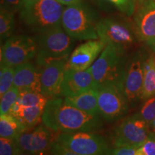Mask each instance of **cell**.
I'll use <instances>...</instances> for the list:
<instances>
[{"instance_id":"obj_12","label":"cell","mask_w":155,"mask_h":155,"mask_svg":"<svg viewBox=\"0 0 155 155\" xmlns=\"http://www.w3.org/2000/svg\"><path fill=\"white\" fill-rule=\"evenodd\" d=\"M133 16L138 40L155 53V0L137 1Z\"/></svg>"},{"instance_id":"obj_19","label":"cell","mask_w":155,"mask_h":155,"mask_svg":"<svg viewBox=\"0 0 155 155\" xmlns=\"http://www.w3.org/2000/svg\"><path fill=\"white\" fill-rule=\"evenodd\" d=\"M45 106H23L16 101L9 111V114L17 118L30 129L38 126L42 121Z\"/></svg>"},{"instance_id":"obj_35","label":"cell","mask_w":155,"mask_h":155,"mask_svg":"<svg viewBox=\"0 0 155 155\" xmlns=\"http://www.w3.org/2000/svg\"><path fill=\"white\" fill-rule=\"evenodd\" d=\"M17 155H32V154H26V153H24V152H19L18 154H17Z\"/></svg>"},{"instance_id":"obj_22","label":"cell","mask_w":155,"mask_h":155,"mask_svg":"<svg viewBox=\"0 0 155 155\" xmlns=\"http://www.w3.org/2000/svg\"><path fill=\"white\" fill-rule=\"evenodd\" d=\"M15 13L0 7V38L1 42L12 37L15 28Z\"/></svg>"},{"instance_id":"obj_17","label":"cell","mask_w":155,"mask_h":155,"mask_svg":"<svg viewBox=\"0 0 155 155\" xmlns=\"http://www.w3.org/2000/svg\"><path fill=\"white\" fill-rule=\"evenodd\" d=\"M14 86L19 91L41 93V71L38 65L28 62L15 67Z\"/></svg>"},{"instance_id":"obj_7","label":"cell","mask_w":155,"mask_h":155,"mask_svg":"<svg viewBox=\"0 0 155 155\" xmlns=\"http://www.w3.org/2000/svg\"><path fill=\"white\" fill-rule=\"evenodd\" d=\"M150 125L137 115L127 118L119 124L112 134L114 147L137 149L151 137Z\"/></svg>"},{"instance_id":"obj_14","label":"cell","mask_w":155,"mask_h":155,"mask_svg":"<svg viewBox=\"0 0 155 155\" xmlns=\"http://www.w3.org/2000/svg\"><path fill=\"white\" fill-rule=\"evenodd\" d=\"M68 58L50 61L39 67L41 71V93L48 99L61 97V84Z\"/></svg>"},{"instance_id":"obj_15","label":"cell","mask_w":155,"mask_h":155,"mask_svg":"<svg viewBox=\"0 0 155 155\" xmlns=\"http://www.w3.org/2000/svg\"><path fill=\"white\" fill-rule=\"evenodd\" d=\"M106 44L101 40H91L80 45L73 50L68 58L66 69L85 71L94 64L101 55Z\"/></svg>"},{"instance_id":"obj_10","label":"cell","mask_w":155,"mask_h":155,"mask_svg":"<svg viewBox=\"0 0 155 155\" xmlns=\"http://www.w3.org/2000/svg\"><path fill=\"white\" fill-rule=\"evenodd\" d=\"M58 134L42 123L25 131L16 141L22 152L32 155H51Z\"/></svg>"},{"instance_id":"obj_9","label":"cell","mask_w":155,"mask_h":155,"mask_svg":"<svg viewBox=\"0 0 155 155\" xmlns=\"http://www.w3.org/2000/svg\"><path fill=\"white\" fill-rule=\"evenodd\" d=\"M57 141L81 155H108L111 150L104 137L93 132L61 133Z\"/></svg>"},{"instance_id":"obj_2","label":"cell","mask_w":155,"mask_h":155,"mask_svg":"<svg viewBox=\"0 0 155 155\" xmlns=\"http://www.w3.org/2000/svg\"><path fill=\"white\" fill-rule=\"evenodd\" d=\"M64 7L55 0H27L19 12V18L36 34L62 26Z\"/></svg>"},{"instance_id":"obj_3","label":"cell","mask_w":155,"mask_h":155,"mask_svg":"<svg viewBox=\"0 0 155 155\" xmlns=\"http://www.w3.org/2000/svg\"><path fill=\"white\" fill-rule=\"evenodd\" d=\"M127 63L124 54L107 45L90 68L97 88L113 85L124 90Z\"/></svg>"},{"instance_id":"obj_20","label":"cell","mask_w":155,"mask_h":155,"mask_svg":"<svg viewBox=\"0 0 155 155\" xmlns=\"http://www.w3.org/2000/svg\"><path fill=\"white\" fill-rule=\"evenodd\" d=\"M28 129L26 126L11 114L0 116V137L16 139Z\"/></svg>"},{"instance_id":"obj_33","label":"cell","mask_w":155,"mask_h":155,"mask_svg":"<svg viewBox=\"0 0 155 155\" xmlns=\"http://www.w3.org/2000/svg\"><path fill=\"white\" fill-rule=\"evenodd\" d=\"M58 2L61 3L63 5H77V4L81 3L82 1L81 0H55Z\"/></svg>"},{"instance_id":"obj_18","label":"cell","mask_w":155,"mask_h":155,"mask_svg":"<svg viewBox=\"0 0 155 155\" xmlns=\"http://www.w3.org/2000/svg\"><path fill=\"white\" fill-rule=\"evenodd\" d=\"M64 100L70 105L86 113L99 116L98 88H91L75 96L64 97Z\"/></svg>"},{"instance_id":"obj_1","label":"cell","mask_w":155,"mask_h":155,"mask_svg":"<svg viewBox=\"0 0 155 155\" xmlns=\"http://www.w3.org/2000/svg\"><path fill=\"white\" fill-rule=\"evenodd\" d=\"M42 121L48 128L58 134L94 132L103 127L101 116L81 111L68 104L62 97L48 100Z\"/></svg>"},{"instance_id":"obj_30","label":"cell","mask_w":155,"mask_h":155,"mask_svg":"<svg viewBox=\"0 0 155 155\" xmlns=\"http://www.w3.org/2000/svg\"><path fill=\"white\" fill-rule=\"evenodd\" d=\"M27 0H1V7L13 13L19 12Z\"/></svg>"},{"instance_id":"obj_34","label":"cell","mask_w":155,"mask_h":155,"mask_svg":"<svg viewBox=\"0 0 155 155\" xmlns=\"http://www.w3.org/2000/svg\"><path fill=\"white\" fill-rule=\"evenodd\" d=\"M150 128H152L153 131H155V119L153 120V121L150 123Z\"/></svg>"},{"instance_id":"obj_23","label":"cell","mask_w":155,"mask_h":155,"mask_svg":"<svg viewBox=\"0 0 155 155\" xmlns=\"http://www.w3.org/2000/svg\"><path fill=\"white\" fill-rule=\"evenodd\" d=\"M48 98L42 93L32 91H19V94L17 101L21 106H45Z\"/></svg>"},{"instance_id":"obj_25","label":"cell","mask_w":155,"mask_h":155,"mask_svg":"<svg viewBox=\"0 0 155 155\" xmlns=\"http://www.w3.org/2000/svg\"><path fill=\"white\" fill-rule=\"evenodd\" d=\"M19 94V90L17 87L13 86L8 91L1 96L0 101V114H9L12 107L15 104Z\"/></svg>"},{"instance_id":"obj_5","label":"cell","mask_w":155,"mask_h":155,"mask_svg":"<svg viewBox=\"0 0 155 155\" xmlns=\"http://www.w3.org/2000/svg\"><path fill=\"white\" fill-rule=\"evenodd\" d=\"M97 22L93 12L83 2L67 6L63 9L61 25L75 40H98Z\"/></svg>"},{"instance_id":"obj_21","label":"cell","mask_w":155,"mask_h":155,"mask_svg":"<svg viewBox=\"0 0 155 155\" xmlns=\"http://www.w3.org/2000/svg\"><path fill=\"white\" fill-rule=\"evenodd\" d=\"M155 95V53L144 61V83L141 99L146 100Z\"/></svg>"},{"instance_id":"obj_4","label":"cell","mask_w":155,"mask_h":155,"mask_svg":"<svg viewBox=\"0 0 155 155\" xmlns=\"http://www.w3.org/2000/svg\"><path fill=\"white\" fill-rule=\"evenodd\" d=\"M38 54L36 65L38 67L56 60L68 58L72 53L75 39L71 38L59 26L37 34Z\"/></svg>"},{"instance_id":"obj_26","label":"cell","mask_w":155,"mask_h":155,"mask_svg":"<svg viewBox=\"0 0 155 155\" xmlns=\"http://www.w3.org/2000/svg\"><path fill=\"white\" fill-rule=\"evenodd\" d=\"M137 115L150 124L155 119V95L146 99Z\"/></svg>"},{"instance_id":"obj_32","label":"cell","mask_w":155,"mask_h":155,"mask_svg":"<svg viewBox=\"0 0 155 155\" xmlns=\"http://www.w3.org/2000/svg\"><path fill=\"white\" fill-rule=\"evenodd\" d=\"M136 150L137 149L127 147H114L108 155H135Z\"/></svg>"},{"instance_id":"obj_16","label":"cell","mask_w":155,"mask_h":155,"mask_svg":"<svg viewBox=\"0 0 155 155\" xmlns=\"http://www.w3.org/2000/svg\"><path fill=\"white\" fill-rule=\"evenodd\" d=\"M96 88L91 68L85 71L66 69L61 84V97L75 96Z\"/></svg>"},{"instance_id":"obj_6","label":"cell","mask_w":155,"mask_h":155,"mask_svg":"<svg viewBox=\"0 0 155 155\" xmlns=\"http://www.w3.org/2000/svg\"><path fill=\"white\" fill-rule=\"evenodd\" d=\"M96 31L98 38L103 42L111 45L121 53L134 45L137 36L134 27L119 17H106L98 21Z\"/></svg>"},{"instance_id":"obj_31","label":"cell","mask_w":155,"mask_h":155,"mask_svg":"<svg viewBox=\"0 0 155 155\" xmlns=\"http://www.w3.org/2000/svg\"><path fill=\"white\" fill-rule=\"evenodd\" d=\"M51 155H81L73 151L69 150L68 148L65 147L58 143L57 141L54 144L53 149L51 151Z\"/></svg>"},{"instance_id":"obj_8","label":"cell","mask_w":155,"mask_h":155,"mask_svg":"<svg viewBox=\"0 0 155 155\" xmlns=\"http://www.w3.org/2000/svg\"><path fill=\"white\" fill-rule=\"evenodd\" d=\"M35 38L15 35L7 39L1 46V65L16 67L30 62L38 54Z\"/></svg>"},{"instance_id":"obj_11","label":"cell","mask_w":155,"mask_h":155,"mask_svg":"<svg viewBox=\"0 0 155 155\" xmlns=\"http://www.w3.org/2000/svg\"><path fill=\"white\" fill-rule=\"evenodd\" d=\"M98 89V110L101 119L111 122L123 117L129 104L123 88L110 85Z\"/></svg>"},{"instance_id":"obj_28","label":"cell","mask_w":155,"mask_h":155,"mask_svg":"<svg viewBox=\"0 0 155 155\" xmlns=\"http://www.w3.org/2000/svg\"><path fill=\"white\" fill-rule=\"evenodd\" d=\"M119 9L121 12L127 15L131 16L134 12L136 0H108Z\"/></svg>"},{"instance_id":"obj_29","label":"cell","mask_w":155,"mask_h":155,"mask_svg":"<svg viewBox=\"0 0 155 155\" xmlns=\"http://www.w3.org/2000/svg\"><path fill=\"white\" fill-rule=\"evenodd\" d=\"M135 155H155V137L151 135L144 144L136 150Z\"/></svg>"},{"instance_id":"obj_36","label":"cell","mask_w":155,"mask_h":155,"mask_svg":"<svg viewBox=\"0 0 155 155\" xmlns=\"http://www.w3.org/2000/svg\"><path fill=\"white\" fill-rule=\"evenodd\" d=\"M137 1H139V0H136V2H137Z\"/></svg>"},{"instance_id":"obj_27","label":"cell","mask_w":155,"mask_h":155,"mask_svg":"<svg viewBox=\"0 0 155 155\" xmlns=\"http://www.w3.org/2000/svg\"><path fill=\"white\" fill-rule=\"evenodd\" d=\"M20 152L16 139L0 137V155H17Z\"/></svg>"},{"instance_id":"obj_24","label":"cell","mask_w":155,"mask_h":155,"mask_svg":"<svg viewBox=\"0 0 155 155\" xmlns=\"http://www.w3.org/2000/svg\"><path fill=\"white\" fill-rule=\"evenodd\" d=\"M15 67L1 65L0 69V96L14 86Z\"/></svg>"},{"instance_id":"obj_13","label":"cell","mask_w":155,"mask_h":155,"mask_svg":"<svg viewBox=\"0 0 155 155\" xmlns=\"http://www.w3.org/2000/svg\"><path fill=\"white\" fill-rule=\"evenodd\" d=\"M144 63L142 56L137 53L127 62L124 79V93L129 104L141 98L144 83Z\"/></svg>"}]
</instances>
